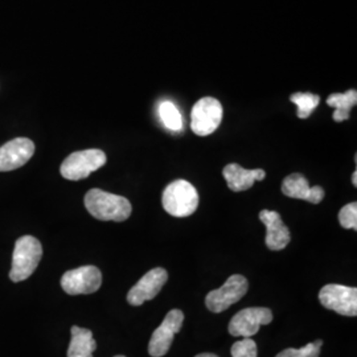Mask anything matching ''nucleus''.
Wrapping results in <instances>:
<instances>
[{
	"label": "nucleus",
	"instance_id": "nucleus-13",
	"mask_svg": "<svg viewBox=\"0 0 357 357\" xmlns=\"http://www.w3.org/2000/svg\"><path fill=\"white\" fill-rule=\"evenodd\" d=\"M259 220L266 227L265 243L270 250L278 252V250L284 249L290 243L291 241L290 230L282 221L281 215L278 212L264 209L259 213Z\"/></svg>",
	"mask_w": 357,
	"mask_h": 357
},
{
	"label": "nucleus",
	"instance_id": "nucleus-6",
	"mask_svg": "<svg viewBox=\"0 0 357 357\" xmlns=\"http://www.w3.org/2000/svg\"><path fill=\"white\" fill-rule=\"evenodd\" d=\"M222 121V106L213 97H204L195 103L191 113L192 131L199 137L215 132Z\"/></svg>",
	"mask_w": 357,
	"mask_h": 357
},
{
	"label": "nucleus",
	"instance_id": "nucleus-11",
	"mask_svg": "<svg viewBox=\"0 0 357 357\" xmlns=\"http://www.w3.org/2000/svg\"><path fill=\"white\" fill-rule=\"evenodd\" d=\"M168 280V273L163 268H155L142 277L128 294V302L131 306H142L147 301L160 293Z\"/></svg>",
	"mask_w": 357,
	"mask_h": 357
},
{
	"label": "nucleus",
	"instance_id": "nucleus-5",
	"mask_svg": "<svg viewBox=\"0 0 357 357\" xmlns=\"http://www.w3.org/2000/svg\"><path fill=\"white\" fill-rule=\"evenodd\" d=\"M249 289L248 280L240 275L234 274L229 277V280L225 282L220 289L213 290L206 295L205 298V305L206 308L215 314L222 312L228 310L230 306L234 303L240 302L241 298H243Z\"/></svg>",
	"mask_w": 357,
	"mask_h": 357
},
{
	"label": "nucleus",
	"instance_id": "nucleus-22",
	"mask_svg": "<svg viewBox=\"0 0 357 357\" xmlns=\"http://www.w3.org/2000/svg\"><path fill=\"white\" fill-rule=\"evenodd\" d=\"M339 222L345 229L357 230V204L349 203L339 212Z\"/></svg>",
	"mask_w": 357,
	"mask_h": 357
},
{
	"label": "nucleus",
	"instance_id": "nucleus-4",
	"mask_svg": "<svg viewBox=\"0 0 357 357\" xmlns=\"http://www.w3.org/2000/svg\"><path fill=\"white\" fill-rule=\"evenodd\" d=\"M106 160V153L97 149L77 151L65 159L60 172L66 180L78 181L88 178L90 174L105 166Z\"/></svg>",
	"mask_w": 357,
	"mask_h": 357
},
{
	"label": "nucleus",
	"instance_id": "nucleus-9",
	"mask_svg": "<svg viewBox=\"0 0 357 357\" xmlns=\"http://www.w3.org/2000/svg\"><path fill=\"white\" fill-rule=\"evenodd\" d=\"M102 284L101 270L96 266H81L66 271L61 278V287L69 295L93 294Z\"/></svg>",
	"mask_w": 357,
	"mask_h": 357
},
{
	"label": "nucleus",
	"instance_id": "nucleus-8",
	"mask_svg": "<svg viewBox=\"0 0 357 357\" xmlns=\"http://www.w3.org/2000/svg\"><path fill=\"white\" fill-rule=\"evenodd\" d=\"M273 321V312L266 307H249L237 312L230 320L229 333L234 337H252L259 331L261 326Z\"/></svg>",
	"mask_w": 357,
	"mask_h": 357
},
{
	"label": "nucleus",
	"instance_id": "nucleus-24",
	"mask_svg": "<svg viewBox=\"0 0 357 357\" xmlns=\"http://www.w3.org/2000/svg\"><path fill=\"white\" fill-rule=\"evenodd\" d=\"M196 357H218L216 355H213V354H200V355H197Z\"/></svg>",
	"mask_w": 357,
	"mask_h": 357
},
{
	"label": "nucleus",
	"instance_id": "nucleus-1",
	"mask_svg": "<svg viewBox=\"0 0 357 357\" xmlns=\"http://www.w3.org/2000/svg\"><path fill=\"white\" fill-rule=\"evenodd\" d=\"M85 208L101 221L122 222L131 216L132 206L126 197L94 188L85 195Z\"/></svg>",
	"mask_w": 357,
	"mask_h": 357
},
{
	"label": "nucleus",
	"instance_id": "nucleus-10",
	"mask_svg": "<svg viewBox=\"0 0 357 357\" xmlns=\"http://www.w3.org/2000/svg\"><path fill=\"white\" fill-rule=\"evenodd\" d=\"M184 314L180 310H172L167 314L163 323L155 330L149 344L150 356L162 357L169 351L174 336L181 330Z\"/></svg>",
	"mask_w": 357,
	"mask_h": 357
},
{
	"label": "nucleus",
	"instance_id": "nucleus-21",
	"mask_svg": "<svg viewBox=\"0 0 357 357\" xmlns=\"http://www.w3.org/2000/svg\"><path fill=\"white\" fill-rule=\"evenodd\" d=\"M231 357H257V344L250 337H243V340L236 342L231 345Z\"/></svg>",
	"mask_w": 357,
	"mask_h": 357
},
{
	"label": "nucleus",
	"instance_id": "nucleus-2",
	"mask_svg": "<svg viewBox=\"0 0 357 357\" xmlns=\"http://www.w3.org/2000/svg\"><path fill=\"white\" fill-rule=\"evenodd\" d=\"M162 204L171 216H191L199 206V193L190 181L175 180L163 192Z\"/></svg>",
	"mask_w": 357,
	"mask_h": 357
},
{
	"label": "nucleus",
	"instance_id": "nucleus-23",
	"mask_svg": "<svg viewBox=\"0 0 357 357\" xmlns=\"http://www.w3.org/2000/svg\"><path fill=\"white\" fill-rule=\"evenodd\" d=\"M352 183H354L355 187H357V171H355L354 175H352Z\"/></svg>",
	"mask_w": 357,
	"mask_h": 357
},
{
	"label": "nucleus",
	"instance_id": "nucleus-12",
	"mask_svg": "<svg viewBox=\"0 0 357 357\" xmlns=\"http://www.w3.org/2000/svg\"><path fill=\"white\" fill-rule=\"evenodd\" d=\"M35 153V143L28 138H16L0 147V172L24 166Z\"/></svg>",
	"mask_w": 357,
	"mask_h": 357
},
{
	"label": "nucleus",
	"instance_id": "nucleus-17",
	"mask_svg": "<svg viewBox=\"0 0 357 357\" xmlns=\"http://www.w3.org/2000/svg\"><path fill=\"white\" fill-rule=\"evenodd\" d=\"M357 102L356 90H348L347 93H335L327 98V105L335 107L333 113V121L343 122L349 118L352 107Z\"/></svg>",
	"mask_w": 357,
	"mask_h": 357
},
{
	"label": "nucleus",
	"instance_id": "nucleus-16",
	"mask_svg": "<svg viewBox=\"0 0 357 357\" xmlns=\"http://www.w3.org/2000/svg\"><path fill=\"white\" fill-rule=\"evenodd\" d=\"M70 333L72 340L68 348V357H93V352L97 349L93 332L88 328L73 326Z\"/></svg>",
	"mask_w": 357,
	"mask_h": 357
},
{
	"label": "nucleus",
	"instance_id": "nucleus-14",
	"mask_svg": "<svg viewBox=\"0 0 357 357\" xmlns=\"http://www.w3.org/2000/svg\"><path fill=\"white\" fill-rule=\"evenodd\" d=\"M282 192L291 199L305 200L311 204H319L324 199V190L319 185L310 187L308 180L302 174H293L284 178L282 183Z\"/></svg>",
	"mask_w": 357,
	"mask_h": 357
},
{
	"label": "nucleus",
	"instance_id": "nucleus-19",
	"mask_svg": "<svg viewBox=\"0 0 357 357\" xmlns=\"http://www.w3.org/2000/svg\"><path fill=\"white\" fill-rule=\"evenodd\" d=\"M159 115L163 125L171 131H180L183 128V118L178 107L169 101H165L159 106Z\"/></svg>",
	"mask_w": 357,
	"mask_h": 357
},
{
	"label": "nucleus",
	"instance_id": "nucleus-7",
	"mask_svg": "<svg viewBox=\"0 0 357 357\" xmlns=\"http://www.w3.org/2000/svg\"><path fill=\"white\" fill-rule=\"evenodd\" d=\"M320 303L344 317L357 315V289L343 284H326L319 293Z\"/></svg>",
	"mask_w": 357,
	"mask_h": 357
},
{
	"label": "nucleus",
	"instance_id": "nucleus-15",
	"mask_svg": "<svg viewBox=\"0 0 357 357\" xmlns=\"http://www.w3.org/2000/svg\"><path fill=\"white\" fill-rule=\"evenodd\" d=\"M222 175L228 183V187L233 192H243L250 190L255 181H261L266 176L264 169H246L240 165L231 163L224 167Z\"/></svg>",
	"mask_w": 357,
	"mask_h": 357
},
{
	"label": "nucleus",
	"instance_id": "nucleus-3",
	"mask_svg": "<svg viewBox=\"0 0 357 357\" xmlns=\"http://www.w3.org/2000/svg\"><path fill=\"white\" fill-rule=\"evenodd\" d=\"M41 257L43 246L38 238L32 236L20 237L15 243L13 249L10 280L13 282L26 281L38 268Z\"/></svg>",
	"mask_w": 357,
	"mask_h": 357
},
{
	"label": "nucleus",
	"instance_id": "nucleus-18",
	"mask_svg": "<svg viewBox=\"0 0 357 357\" xmlns=\"http://www.w3.org/2000/svg\"><path fill=\"white\" fill-rule=\"evenodd\" d=\"M290 101L298 107V118L307 119L318 107L320 97L312 93H295L290 97Z\"/></svg>",
	"mask_w": 357,
	"mask_h": 357
},
{
	"label": "nucleus",
	"instance_id": "nucleus-20",
	"mask_svg": "<svg viewBox=\"0 0 357 357\" xmlns=\"http://www.w3.org/2000/svg\"><path fill=\"white\" fill-rule=\"evenodd\" d=\"M321 345H323L321 340H315L314 343H310V344L298 348V349L287 348L275 357H319Z\"/></svg>",
	"mask_w": 357,
	"mask_h": 357
},
{
	"label": "nucleus",
	"instance_id": "nucleus-25",
	"mask_svg": "<svg viewBox=\"0 0 357 357\" xmlns=\"http://www.w3.org/2000/svg\"><path fill=\"white\" fill-rule=\"evenodd\" d=\"M114 357H126V356H122V355H118V356H114Z\"/></svg>",
	"mask_w": 357,
	"mask_h": 357
}]
</instances>
